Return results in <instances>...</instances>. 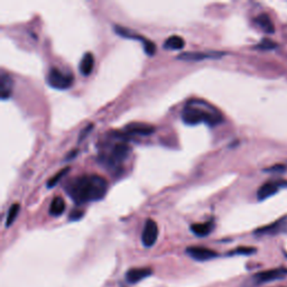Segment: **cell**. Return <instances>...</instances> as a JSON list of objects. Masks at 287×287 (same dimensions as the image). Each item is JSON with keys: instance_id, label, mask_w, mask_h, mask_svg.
Returning <instances> with one entry per match:
<instances>
[{"instance_id": "obj_19", "label": "cell", "mask_w": 287, "mask_h": 287, "mask_svg": "<svg viewBox=\"0 0 287 287\" xmlns=\"http://www.w3.org/2000/svg\"><path fill=\"white\" fill-rule=\"evenodd\" d=\"M115 32L118 34L120 37H123V39H128V40L141 41H143V44L147 41L144 36L138 35V34H135L134 32H131L130 29H128L126 27H122V26H115Z\"/></svg>"}, {"instance_id": "obj_23", "label": "cell", "mask_w": 287, "mask_h": 287, "mask_svg": "<svg viewBox=\"0 0 287 287\" xmlns=\"http://www.w3.org/2000/svg\"><path fill=\"white\" fill-rule=\"evenodd\" d=\"M275 47H276V43L268 39L263 40L258 45H257V48H259V50H265V51L273 50V48Z\"/></svg>"}, {"instance_id": "obj_25", "label": "cell", "mask_w": 287, "mask_h": 287, "mask_svg": "<svg viewBox=\"0 0 287 287\" xmlns=\"http://www.w3.org/2000/svg\"><path fill=\"white\" fill-rule=\"evenodd\" d=\"M252 252H255V249L254 248H246V247H244V248H238V249H236L235 251H232L231 252V255H236V254H239V255H250V254H252Z\"/></svg>"}, {"instance_id": "obj_4", "label": "cell", "mask_w": 287, "mask_h": 287, "mask_svg": "<svg viewBox=\"0 0 287 287\" xmlns=\"http://www.w3.org/2000/svg\"><path fill=\"white\" fill-rule=\"evenodd\" d=\"M130 153H131V148L128 144L126 143L116 144V145L112 147L110 155L105 158V161H107V164L109 166H113V167H116V166L122 164L123 161H126L128 156L130 155Z\"/></svg>"}, {"instance_id": "obj_16", "label": "cell", "mask_w": 287, "mask_h": 287, "mask_svg": "<svg viewBox=\"0 0 287 287\" xmlns=\"http://www.w3.org/2000/svg\"><path fill=\"white\" fill-rule=\"evenodd\" d=\"M256 24L267 34H273L275 32V27L271 20L267 14H260L256 17Z\"/></svg>"}, {"instance_id": "obj_26", "label": "cell", "mask_w": 287, "mask_h": 287, "mask_svg": "<svg viewBox=\"0 0 287 287\" xmlns=\"http://www.w3.org/2000/svg\"><path fill=\"white\" fill-rule=\"evenodd\" d=\"M92 128H93V124H89V126L86 127L85 129L83 130L82 133L80 134V139H79V141H83V139H84V138L86 137V136H88V133H89V131H91V130H92Z\"/></svg>"}, {"instance_id": "obj_24", "label": "cell", "mask_w": 287, "mask_h": 287, "mask_svg": "<svg viewBox=\"0 0 287 287\" xmlns=\"http://www.w3.org/2000/svg\"><path fill=\"white\" fill-rule=\"evenodd\" d=\"M83 214H84V212H83L82 210L75 209L74 211H72V212L70 213L69 219L71 221H78V220H80V219L83 217Z\"/></svg>"}, {"instance_id": "obj_3", "label": "cell", "mask_w": 287, "mask_h": 287, "mask_svg": "<svg viewBox=\"0 0 287 287\" xmlns=\"http://www.w3.org/2000/svg\"><path fill=\"white\" fill-rule=\"evenodd\" d=\"M46 80L48 85L56 90H67L73 85V75L63 73L56 67L50 70Z\"/></svg>"}, {"instance_id": "obj_15", "label": "cell", "mask_w": 287, "mask_h": 287, "mask_svg": "<svg viewBox=\"0 0 287 287\" xmlns=\"http://www.w3.org/2000/svg\"><path fill=\"white\" fill-rule=\"evenodd\" d=\"M93 67H94V56L92 53L90 52H86L84 55H83V58L81 60V63H80V72L85 75V77H88L92 73L93 71Z\"/></svg>"}, {"instance_id": "obj_20", "label": "cell", "mask_w": 287, "mask_h": 287, "mask_svg": "<svg viewBox=\"0 0 287 287\" xmlns=\"http://www.w3.org/2000/svg\"><path fill=\"white\" fill-rule=\"evenodd\" d=\"M20 205H17V203H15V205H11V207L8 211V213H7L6 226H10L11 225L14 224V221L16 220L18 213H20Z\"/></svg>"}, {"instance_id": "obj_11", "label": "cell", "mask_w": 287, "mask_h": 287, "mask_svg": "<svg viewBox=\"0 0 287 287\" xmlns=\"http://www.w3.org/2000/svg\"><path fill=\"white\" fill-rule=\"evenodd\" d=\"M124 130L128 135L133 136H149L155 133V128L150 124L142 123H129L124 127Z\"/></svg>"}, {"instance_id": "obj_9", "label": "cell", "mask_w": 287, "mask_h": 287, "mask_svg": "<svg viewBox=\"0 0 287 287\" xmlns=\"http://www.w3.org/2000/svg\"><path fill=\"white\" fill-rule=\"evenodd\" d=\"M286 275L287 270L285 268H274V269H268L256 274L254 276V281L257 284H264V283L276 281V279L285 277Z\"/></svg>"}, {"instance_id": "obj_22", "label": "cell", "mask_w": 287, "mask_h": 287, "mask_svg": "<svg viewBox=\"0 0 287 287\" xmlns=\"http://www.w3.org/2000/svg\"><path fill=\"white\" fill-rule=\"evenodd\" d=\"M144 50H145L146 54L148 56H153L155 55V53L157 51V47H156V44L154 43V41L147 40L145 43H144Z\"/></svg>"}, {"instance_id": "obj_7", "label": "cell", "mask_w": 287, "mask_h": 287, "mask_svg": "<svg viewBox=\"0 0 287 287\" xmlns=\"http://www.w3.org/2000/svg\"><path fill=\"white\" fill-rule=\"evenodd\" d=\"M287 231V217L279 219L276 222L269 226L257 229L255 233L257 236H275Z\"/></svg>"}, {"instance_id": "obj_17", "label": "cell", "mask_w": 287, "mask_h": 287, "mask_svg": "<svg viewBox=\"0 0 287 287\" xmlns=\"http://www.w3.org/2000/svg\"><path fill=\"white\" fill-rule=\"evenodd\" d=\"M184 45H185V41L182 39V37L179 35H173V36H169L168 39L165 41L164 48L165 50H169V51H179V50H182Z\"/></svg>"}, {"instance_id": "obj_5", "label": "cell", "mask_w": 287, "mask_h": 287, "mask_svg": "<svg viewBox=\"0 0 287 287\" xmlns=\"http://www.w3.org/2000/svg\"><path fill=\"white\" fill-rule=\"evenodd\" d=\"M158 238V226L152 219H148L144 226L142 243L146 248L153 247L156 244Z\"/></svg>"}, {"instance_id": "obj_2", "label": "cell", "mask_w": 287, "mask_h": 287, "mask_svg": "<svg viewBox=\"0 0 287 287\" xmlns=\"http://www.w3.org/2000/svg\"><path fill=\"white\" fill-rule=\"evenodd\" d=\"M182 120L188 126H196L200 123H207L210 126L222 123V115L217 108L203 100L193 99L188 101L182 110Z\"/></svg>"}, {"instance_id": "obj_12", "label": "cell", "mask_w": 287, "mask_h": 287, "mask_svg": "<svg viewBox=\"0 0 287 287\" xmlns=\"http://www.w3.org/2000/svg\"><path fill=\"white\" fill-rule=\"evenodd\" d=\"M13 85L14 82L11 80V78L5 72H1L0 75V96H1L2 100L8 99L13 93Z\"/></svg>"}, {"instance_id": "obj_13", "label": "cell", "mask_w": 287, "mask_h": 287, "mask_svg": "<svg viewBox=\"0 0 287 287\" xmlns=\"http://www.w3.org/2000/svg\"><path fill=\"white\" fill-rule=\"evenodd\" d=\"M278 187V183L275 182H267L265 184H263L262 186L259 187L258 192H257V198H258L259 201L266 200L269 198V196L277 193Z\"/></svg>"}, {"instance_id": "obj_18", "label": "cell", "mask_w": 287, "mask_h": 287, "mask_svg": "<svg viewBox=\"0 0 287 287\" xmlns=\"http://www.w3.org/2000/svg\"><path fill=\"white\" fill-rule=\"evenodd\" d=\"M64 211H65V202H64V200L62 198L56 196V198L53 199V201L51 202L48 212H50L52 217H60V215L63 214Z\"/></svg>"}, {"instance_id": "obj_8", "label": "cell", "mask_w": 287, "mask_h": 287, "mask_svg": "<svg viewBox=\"0 0 287 287\" xmlns=\"http://www.w3.org/2000/svg\"><path fill=\"white\" fill-rule=\"evenodd\" d=\"M186 254L194 260H198V262H206V260H211L218 257L217 251L200 246H192L186 248Z\"/></svg>"}, {"instance_id": "obj_21", "label": "cell", "mask_w": 287, "mask_h": 287, "mask_svg": "<svg viewBox=\"0 0 287 287\" xmlns=\"http://www.w3.org/2000/svg\"><path fill=\"white\" fill-rule=\"evenodd\" d=\"M69 171H70V167H65L64 169H62V171H60L59 173H56V174L53 177H51L50 181L47 182V187L51 188L53 186H55V185L58 184L60 181H61L63 177L67 174V173H69Z\"/></svg>"}, {"instance_id": "obj_1", "label": "cell", "mask_w": 287, "mask_h": 287, "mask_svg": "<svg viewBox=\"0 0 287 287\" xmlns=\"http://www.w3.org/2000/svg\"><path fill=\"white\" fill-rule=\"evenodd\" d=\"M65 191L77 205H83L102 200L107 194L108 183L100 175H82L67 183Z\"/></svg>"}, {"instance_id": "obj_6", "label": "cell", "mask_w": 287, "mask_h": 287, "mask_svg": "<svg viewBox=\"0 0 287 287\" xmlns=\"http://www.w3.org/2000/svg\"><path fill=\"white\" fill-rule=\"evenodd\" d=\"M224 55L225 53L222 52H187L179 55L177 59L186 62H200L203 61V60L219 59Z\"/></svg>"}, {"instance_id": "obj_10", "label": "cell", "mask_w": 287, "mask_h": 287, "mask_svg": "<svg viewBox=\"0 0 287 287\" xmlns=\"http://www.w3.org/2000/svg\"><path fill=\"white\" fill-rule=\"evenodd\" d=\"M153 269L149 267H141V268H131L126 273V281L129 284H137L143 279L152 276Z\"/></svg>"}, {"instance_id": "obj_14", "label": "cell", "mask_w": 287, "mask_h": 287, "mask_svg": "<svg viewBox=\"0 0 287 287\" xmlns=\"http://www.w3.org/2000/svg\"><path fill=\"white\" fill-rule=\"evenodd\" d=\"M214 229L213 221L203 222V224H193L191 226V231L198 237L209 236Z\"/></svg>"}]
</instances>
